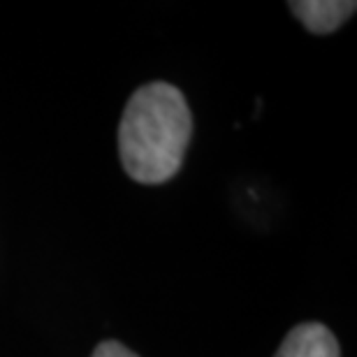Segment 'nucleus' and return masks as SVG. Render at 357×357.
<instances>
[{
  "label": "nucleus",
  "mask_w": 357,
  "mask_h": 357,
  "mask_svg": "<svg viewBox=\"0 0 357 357\" xmlns=\"http://www.w3.org/2000/svg\"><path fill=\"white\" fill-rule=\"evenodd\" d=\"M190 135L192 114L183 93L167 82L144 84L130 96L121 116V165L137 183H165L181 169Z\"/></svg>",
  "instance_id": "obj_1"
},
{
  "label": "nucleus",
  "mask_w": 357,
  "mask_h": 357,
  "mask_svg": "<svg viewBox=\"0 0 357 357\" xmlns=\"http://www.w3.org/2000/svg\"><path fill=\"white\" fill-rule=\"evenodd\" d=\"M274 357H341V348L327 325L302 323L285 334Z\"/></svg>",
  "instance_id": "obj_2"
},
{
  "label": "nucleus",
  "mask_w": 357,
  "mask_h": 357,
  "mask_svg": "<svg viewBox=\"0 0 357 357\" xmlns=\"http://www.w3.org/2000/svg\"><path fill=\"white\" fill-rule=\"evenodd\" d=\"M292 14L316 35L334 33L353 17L357 5L353 0H295L290 3Z\"/></svg>",
  "instance_id": "obj_3"
},
{
  "label": "nucleus",
  "mask_w": 357,
  "mask_h": 357,
  "mask_svg": "<svg viewBox=\"0 0 357 357\" xmlns=\"http://www.w3.org/2000/svg\"><path fill=\"white\" fill-rule=\"evenodd\" d=\"M91 357H139L137 353H132L130 348H126L119 341H102Z\"/></svg>",
  "instance_id": "obj_4"
}]
</instances>
